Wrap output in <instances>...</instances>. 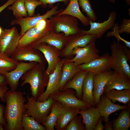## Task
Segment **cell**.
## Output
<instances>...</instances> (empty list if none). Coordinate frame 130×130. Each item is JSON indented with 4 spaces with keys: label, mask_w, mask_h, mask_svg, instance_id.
Here are the masks:
<instances>
[{
    "label": "cell",
    "mask_w": 130,
    "mask_h": 130,
    "mask_svg": "<svg viewBox=\"0 0 130 130\" xmlns=\"http://www.w3.org/2000/svg\"><path fill=\"white\" fill-rule=\"evenodd\" d=\"M8 89L6 85L0 86V99L1 101L3 103L6 102L4 97L5 93Z\"/></svg>",
    "instance_id": "ab89813d"
},
{
    "label": "cell",
    "mask_w": 130,
    "mask_h": 130,
    "mask_svg": "<svg viewBox=\"0 0 130 130\" xmlns=\"http://www.w3.org/2000/svg\"><path fill=\"white\" fill-rule=\"evenodd\" d=\"M118 23H115L114 26L113 27V31L109 32L106 35L107 37L114 36L117 39V42H119L120 41H121L125 44V45L127 47L130 48V42L127 41L122 38L120 36L119 32L118 29Z\"/></svg>",
    "instance_id": "8d00e7d4"
},
{
    "label": "cell",
    "mask_w": 130,
    "mask_h": 130,
    "mask_svg": "<svg viewBox=\"0 0 130 130\" xmlns=\"http://www.w3.org/2000/svg\"><path fill=\"white\" fill-rule=\"evenodd\" d=\"M80 110L72 107L63 106L54 128L57 130H65L73 118L79 114Z\"/></svg>",
    "instance_id": "7402d4cb"
},
{
    "label": "cell",
    "mask_w": 130,
    "mask_h": 130,
    "mask_svg": "<svg viewBox=\"0 0 130 130\" xmlns=\"http://www.w3.org/2000/svg\"><path fill=\"white\" fill-rule=\"evenodd\" d=\"M130 79L124 74L113 71L104 87V92L112 89L130 90Z\"/></svg>",
    "instance_id": "44dd1931"
},
{
    "label": "cell",
    "mask_w": 130,
    "mask_h": 130,
    "mask_svg": "<svg viewBox=\"0 0 130 130\" xmlns=\"http://www.w3.org/2000/svg\"><path fill=\"white\" fill-rule=\"evenodd\" d=\"M63 51V56H67L72 54L73 49L77 47H84L96 39L94 34H84L81 32L68 36Z\"/></svg>",
    "instance_id": "9a60e30c"
},
{
    "label": "cell",
    "mask_w": 130,
    "mask_h": 130,
    "mask_svg": "<svg viewBox=\"0 0 130 130\" xmlns=\"http://www.w3.org/2000/svg\"><path fill=\"white\" fill-rule=\"evenodd\" d=\"M68 38V37L66 36L63 33L56 32L52 30L29 46L33 48L39 44L45 43L60 49L65 46Z\"/></svg>",
    "instance_id": "ac0fdd59"
},
{
    "label": "cell",
    "mask_w": 130,
    "mask_h": 130,
    "mask_svg": "<svg viewBox=\"0 0 130 130\" xmlns=\"http://www.w3.org/2000/svg\"><path fill=\"white\" fill-rule=\"evenodd\" d=\"M104 129L105 130H113L112 123L108 121L105 123Z\"/></svg>",
    "instance_id": "f6af8a7d"
},
{
    "label": "cell",
    "mask_w": 130,
    "mask_h": 130,
    "mask_svg": "<svg viewBox=\"0 0 130 130\" xmlns=\"http://www.w3.org/2000/svg\"><path fill=\"white\" fill-rule=\"evenodd\" d=\"M79 114L83 118L82 122L85 125L86 130H94L101 117L97 108L94 107L85 110H80Z\"/></svg>",
    "instance_id": "603a6c76"
},
{
    "label": "cell",
    "mask_w": 130,
    "mask_h": 130,
    "mask_svg": "<svg viewBox=\"0 0 130 130\" xmlns=\"http://www.w3.org/2000/svg\"><path fill=\"white\" fill-rule=\"evenodd\" d=\"M125 1L126 2L127 5H130V0H125Z\"/></svg>",
    "instance_id": "7dc6e473"
},
{
    "label": "cell",
    "mask_w": 130,
    "mask_h": 130,
    "mask_svg": "<svg viewBox=\"0 0 130 130\" xmlns=\"http://www.w3.org/2000/svg\"><path fill=\"white\" fill-rule=\"evenodd\" d=\"M80 70L93 73L94 74L103 73L111 70L110 56L106 53L86 64L77 66Z\"/></svg>",
    "instance_id": "7c38bea8"
},
{
    "label": "cell",
    "mask_w": 130,
    "mask_h": 130,
    "mask_svg": "<svg viewBox=\"0 0 130 130\" xmlns=\"http://www.w3.org/2000/svg\"><path fill=\"white\" fill-rule=\"evenodd\" d=\"M52 30L53 26L50 19L41 20L21 36L18 47L29 46Z\"/></svg>",
    "instance_id": "8992f818"
},
{
    "label": "cell",
    "mask_w": 130,
    "mask_h": 130,
    "mask_svg": "<svg viewBox=\"0 0 130 130\" xmlns=\"http://www.w3.org/2000/svg\"><path fill=\"white\" fill-rule=\"evenodd\" d=\"M4 125L2 124H0V130H3V126Z\"/></svg>",
    "instance_id": "bcb514c9"
},
{
    "label": "cell",
    "mask_w": 130,
    "mask_h": 130,
    "mask_svg": "<svg viewBox=\"0 0 130 130\" xmlns=\"http://www.w3.org/2000/svg\"><path fill=\"white\" fill-rule=\"evenodd\" d=\"M38 50L29 46L18 47L10 57L19 61H34L42 64L43 58Z\"/></svg>",
    "instance_id": "e0dca14e"
},
{
    "label": "cell",
    "mask_w": 130,
    "mask_h": 130,
    "mask_svg": "<svg viewBox=\"0 0 130 130\" xmlns=\"http://www.w3.org/2000/svg\"><path fill=\"white\" fill-rule=\"evenodd\" d=\"M76 94L75 91L69 88L58 92L51 95L50 97L54 100L59 102L63 107L82 110H87L92 107L77 98Z\"/></svg>",
    "instance_id": "9c48e42d"
},
{
    "label": "cell",
    "mask_w": 130,
    "mask_h": 130,
    "mask_svg": "<svg viewBox=\"0 0 130 130\" xmlns=\"http://www.w3.org/2000/svg\"><path fill=\"white\" fill-rule=\"evenodd\" d=\"M94 74L88 72L85 78L82 88V100L92 107L95 105L93 95Z\"/></svg>",
    "instance_id": "cb8c5ba5"
},
{
    "label": "cell",
    "mask_w": 130,
    "mask_h": 130,
    "mask_svg": "<svg viewBox=\"0 0 130 130\" xmlns=\"http://www.w3.org/2000/svg\"><path fill=\"white\" fill-rule=\"evenodd\" d=\"M97 104V108L105 123L109 121L110 115L112 113L128 108V106L126 105L114 104L105 95L101 96L100 101Z\"/></svg>",
    "instance_id": "d6986e66"
},
{
    "label": "cell",
    "mask_w": 130,
    "mask_h": 130,
    "mask_svg": "<svg viewBox=\"0 0 130 130\" xmlns=\"http://www.w3.org/2000/svg\"><path fill=\"white\" fill-rule=\"evenodd\" d=\"M116 18V12L112 11L107 20L101 23L90 21V29L87 30L82 29L81 32L84 34H94L96 39L101 38L106 31L114 26Z\"/></svg>",
    "instance_id": "4fadbf2b"
},
{
    "label": "cell",
    "mask_w": 130,
    "mask_h": 130,
    "mask_svg": "<svg viewBox=\"0 0 130 130\" xmlns=\"http://www.w3.org/2000/svg\"><path fill=\"white\" fill-rule=\"evenodd\" d=\"M42 64H37L21 78L23 81L21 86H22L26 84H29L31 94L36 100L45 91V88L47 85L49 79V76L43 71Z\"/></svg>",
    "instance_id": "7a4b0ae2"
},
{
    "label": "cell",
    "mask_w": 130,
    "mask_h": 130,
    "mask_svg": "<svg viewBox=\"0 0 130 130\" xmlns=\"http://www.w3.org/2000/svg\"><path fill=\"white\" fill-rule=\"evenodd\" d=\"M42 3V6H46L47 4L49 7H52L53 4L58 2H63L66 5L69 3L70 0H38Z\"/></svg>",
    "instance_id": "f35d334b"
},
{
    "label": "cell",
    "mask_w": 130,
    "mask_h": 130,
    "mask_svg": "<svg viewBox=\"0 0 130 130\" xmlns=\"http://www.w3.org/2000/svg\"><path fill=\"white\" fill-rule=\"evenodd\" d=\"M50 19L52 24L53 30L57 32H62L66 37L80 33L82 30L79 27L78 20L72 16L57 14Z\"/></svg>",
    "instance_id": "5b68a950"
},
{
    "label": "cell",
    "mask_w": 130,
    "mask_h": 130,
    "mask_svg": "<svg viewBox=\"0 0 130 130\" xmlns=\"http://www.w3.org/2000/svg\"><path fill=\"white\" fill-rule=\"evenodd\" d=\"M103 118L101 116L99 118L96 124L94 130H103L105 126L102 124V121Z\"/></svg>",
    "instance_id": "b9f144b4"
},
{
    "label": "cell",
    "mask_w": 130,
    "mask_h": 130,
    "mask_svg": "<svg viewBox=\"0 0 130 130\" xmlns=\"http://www.w3.org/2000/svg\"><path fill=\"white\" fill-rule=\"evenodd\" d=\"M27 102L24 104L25 113L33 117L42 124L46 121L50 113L52 104L54 101L51 97L46 101L39 102L33 96H26Z\"/></svg>",
    "instance_id": "277c9868"
},
{
    "label": "cell",
    "mask_w": 130,
    "mask_h": 130,
    "mask_svg": "<svg viewBox=\"0 0 130 130\" xmlns=\"http://www.w3.org/2000/svg\"><path fill=\"white\" fill-rule=\"evenodd\" d=\"M78 1L79 6L83 11L86 13L90 21H95L97 17L89 0H78Z\"/></svg>",
    "instance_id": "836d02e7"
},
{
    "label": "cell",
    "mask_w": 130,
    "mask_h": 130,
    "mask_svg": "<svg viewBox=\"0 0 130 130\" xmlns=\"http://www.w3.org/2000/svg\"><path fill=\"white\" fill-rule=\"evenodd\" d=\"M33 48L44 54L48 64V66L45 72L46 74L49 76L53 72L59 60V54L56 49V48L45 43L39 44Z\"/></svg>",
    "instance_id": "2e32d148"
},
{
    "label": "cell",
    "mask_w": 130,
    "mask_h": 130,
    "mask_svg": "<svg viewBox=\"0 0 130 130\" xmlns=\"http://www.w3.org/2000/svg\"><path fill=\"white\" fill-rule=\"evenodd\" d=\"M7 84L5 75L0 74V86Z\"/></svg>",
    "instance_id": "ee69618b"
},
{
    "label": "cell",
    "mask_w": 130,
    "mask_h": 130,
    "mask_svg": "<svg viewBox=\"0 0 130 130\" xmlns=\"http://www.w3.org/2000/svg\"><path fill=\"white\" fill-rule=\"evenodd\" d=\"M88 72L81 70L64 85L62 91L71 88L75 90L76 96L78 98L82 97V88L85 77Z\"/></svg>",
    "instance_id": "484cf974"
},
{
    "label": "cell",
    "mask_w": 130,
    "mask_h": 130,
    "mask_svg": "<svg viewBox=\"0 0 130 130\" xmlns=\"http://www.w3.org/2000/svg\"><path fill=\"white\" fill-rule=\"evenodd\" d=\"M59 91H61L65 84L80 70L72 62H65L63 65Z\"/></svg>",
    "instance_id": "4316f807"
},
{
    "label": "cell",
    "mask_w": 130,
    "mask_h": 130,
    "mask_svg": "<svg viewBox=\"0 0 130 130\" xmlns=\"http://www.w3.org/2000/svg\"><path fill=\"white\" fill-rule=\"evenodd\" d=\"M25 6L29 17L34 15L35 10L39 6H42V3L38 0H25Z\"/></svg>",
    "instance_id": "d590c367"
},
{
    "label": "cell",
    "mask_w": 130,
    "mask_h": 130,
    "mask_svg": "<svg viewBox=\"0 0 130 130\" xmlns=\"http://www.w3.org/2000/svg\"><path fill=\"white\" fill-rule=\"evenodd\" d=\"M25 0H16L7 9L12 11L16 18L27 17L28 14L25 6Z\"/></svg>",
    "instance_id": "d6a6232c"
},
{
    "label": "cell",
    "mask_w": 130,
    "mask_h": 130,
    "mask_svg": "<svg viewBox=\"0 0 130 130\" xmlns=\"http://www.w3.org/2000/svg\"><path fill=\"white\" fill-rule=\"evenodd\" d=\"M111 69L114 71L123 73L130 78V49L123 44L114 40L110 46Z\"/></svg>",
    "instance_id": "3957f363"
},
{
    "label": "cell",
    "mask_w": 130,
    "mask_h": 130,
    "mask_svg": "<svg viewBox=\"0 0 130 130\" xmlns=\"http://www.w3.org/2000/svg\"><path fill=\"white\" fill-rule=\"evenodd\" d=\"M23 130H46L44 126L37 122L33 117L24 114L21 123Z\"/></svg>",
    "instance_id": "1f68e13d"
},
{
    "label": "cell",
    "mask_w": 130,
    "mask_h": 130,
    "mask_svg": "<svg viewBox=\"0 0 130 130\" xmlns=\"http://www.w3.org/2000/svg\"><path fill=\"white\" fill-rule=\"evenodd\" d=\"M110 2L112 3H114L115 1L116 0H108Z\"/></svg>",
    "instance_id": "c3c4849f"
},
{
    "label": "cell",
    "mask_w": 130,
    "mask_h": 130,
    "mask_svg": "<svg viewBox=\"0 0 130 130\" xmlns=\"http://www.w3.org/2000/svg\"><path fill=\"white\" fill-rule=\"evenodd\" d=\"M113 72L110 70L101 73L94 74L93 95L95 105L100 101L101 97L104 93V87Z\"/></svg>",
    "instance_id": "ffe728a7"
},
{
    "label": "cell",
    "mask_w": 130,
    "mask_h": 130,
    "mask_svg": "<svg viewBox=\"0 0 130 130\" xmlns=\"http://www.w3.org/2000/svg\"><path fill=\"white\" fill-rule=\"evenodd\" d=\"M35 62H19L16 67L5 75L7 84L12 92L16 91L20 79L26 72L34 67L37 64Z\"/></svg>",
    "instance_id": "5bb4252c"
},
{
    "label": "cell",
    "mask_w": 130,
    "mask_h": 130,
    "mask_svg": "<svg viewBox=\"0 0 130 130\" xmlns=\"http://www.w3.org/2000/svg\"><path fill=\"white\" fill-rule=\"evenodd\" d=\"M62 106L59 102L55 101L53 103L51 111L45 122L42 125L46 130H54L59 114Z\"/></svg>",
    "instance_id": "f1b7e54d"
},
{
    "label": "cell",
    "mask_w": 130,
    "mask_h": 130,
    "mask_svg": "<svg viewBox=\"0 0 130 130\" xmlns=\"http://www.w3.org/2000/svg\"><path fill=\"white\" fill-rule=\"evenodd\" d=\"M118 31L120 33L125 32L130 34V19L124 18L121 24L118 25Z\"/></svg>",
    "instance_id": "74e56055"
},
{
    "label": "cell",
    "mask_w": 130,
    "mask_h": 130,
    "mask_svg": "<svg viewBox=\"0 0 130 130\" xmlns=\"http://www.w3.org/2000/svg\"><path fill=\"white\" fill-rule=\"evenodd\" d=\"M5 110L4 106L0 103V124H2L4 126L6 124V122L3 116Z\"/></svg>",
    "instance_id": "60d3db41"
},
{
    "label": "cell",
    "mask_w": 130,
    "mask_h": 130,
    "mask_svg": "<svg viewBox=\"0 0 130 130\" xmlns=\"http://www.w3.org/2000/svg\"><path fill=\"white\" fill-rule=\"evenodd\" d=\"M94 41L84 47H77L73 50L71 55H75L73 58L66 60L67 62H72L76 66L87 63L98 57L99 50L96 47Z\"/></svg>",
    "instance_id": "30bf717a"
},
{
    "label": "cell",
    "mask_w": 130,
    "mask_h": 130,
    "mask_svg": "<svg viewBox=\"0 0 130 130\" xmlns=\"http://www.w3.org/2000/svg\"><path fill=\"white\" fill-rule=\"evenodd\" d=\"M21 37L16 27L3 30L0 36V53L10 57L18 47Z\"/></svg>",
    "instance_id": "52a82bcc"
},
{
    "label": "cell",
    "mask_w": 130,
    "mask_h": 130,
    "mask_svg": "<svg viewBox=\"0 0 130 130\" xmlns=\"http://www.w3.org/2000/svg\"><path fill=\"white\" fill-rule=\"evenodd\" d=\"M16 0H8L4 4L0 7V13L10 5H12Z\"/></svg>",
    "instance_id": "7bdbcfd3"
},
{
    "label": "cell",
    "mask_w": 130,
    "mask_h": 130,
    "mask_svg": "<svg viewBox=\"0 0 130 130\" xmlns=\"http://www.w3.org/2000/svg\"><path fill=\"white\" fill-rule=\"evenodd\" d=\"M112 123L113 130H129L130 126V110L128 108L122 110L118 117Z\"/></svg>",
    "instance_id": "f546056e"
},
{
    "label": "cell",
    "mask_w": 130,
    "mask_h": 130,
    "mask_svg": "<svg viewBox=\"0 0 130 130\" xmlns=\"http://www.w3.org/2000/svg\"><path fill=\"white\" fill-rule=\"evenodd\" d=\"M19 62L0 53V74L5 75L15 69Z\"/></svg>",
    "instance_id": "4dcf8cb0"
},
{
    "label": "cell",
    "mask_w": 130,
    "mask_h": 130,
    "mask_svg": "<svg viewBox=\"0 0 130 130\" xmlns=\"http://www.w3.org/2000/svg\"><path fill=\"white\" fill-rule=\"evenodd\" d=\"M6 102L4 117L6 123L3 130H23L21 125L25 113V103L27 102L23 93L16 91H7L4 94Z\"/></svg>",
    "instance_id": "6da1fadb"
},
{
    "label": "cell",
    "mask_w": 130,
    "mask_h": 130,
    "mask_svg": "<svg viewBox=\"0 0 130 130\" xmlns=\"http://www.w3.org/2000/svg\"><path fill=\"white\" fill-rule=\"evenodd\" d=\"M58 3L56 5L52 7L50 10L47 11L45 14L41 15L39 14L32 17L17 18L12 20L11 24L12 25H18L21 27V31L20 33L22 36L28 29L36 25L40 21L50 18L52 16L58 14L63 9H59Z\"/></svg>",
    "instance_id": "ba28073f"
},
{
    "label": "cell",
    "mask_w": 130,
    "mask_h": 130,
    "mask_svg": "<svg viewBox=\"0 0 130 130\" xmlns=\"http://www.w3.org/2000/svg\"><path fill=\"white\" fill-rule=\"evenodd\" d=\"M80 115L74 117L66 127L65 130H86Z\"/></svg>",
    "instance_id": "e575fe53"
},
{
    "label": "cell",
    "mask_w": 130,
    "mask_h": 130,
    "mask_svg": "<svg viewBox=\"0 0 130 130\" xmlns=\"http://www.w3.org/2000/svg\"><path fill=\"white\" fill-rule=\"evenodd\" d=\"M2 31L3 30L2 28L0 26V36L2 33Z\"/></svg>",
    "instance_id": "681fc988"
},
{
    "label": "cell",
    "mask_w": 130,
    "mask_h": 130,
    "mask_svg": "<svg viewBox=\"0 0 130 130\" xmlns=\"http://www.w3.org/2000/svg\"><path fill=\"white\" fill-rule=\"evenodd\" d=\"M65 60V59L59 60L53 72L49 75L46 90L39 97L37 101L41 102L45 101L51 95L59 91L62 68Z\"/></svg>",
    "instance_id": "8fae6325"
},
{
    "label": "cell",
    "mask_w": 130,
    "mask_h": 130,
    "mask_svg": "<svg viewBox=\"0 0 130 130\" xmlns=\"http://www.w3.org/2000/svg\"><path fill=\"white\" fill-rule=\"evenodd\" d=\"M64 14L69 15L76 18L85 26H88L90 25V21L87 17L84 15L80 9L78 0H70L66 8L57 15Z\"/></svg>",
    "instance_id": "d4e9b609"
},
{
    "label": "cell",
    "mask_w": 130,
    "mask_h": 130,
    "mask_svg": "<svg viewBox=\"0 0 130 130\" xmlns=\"http://www.w3.org/2000/svg\"><path fill=\"white\" fill-rule=\"evenodd\" d=\"M106 96L114 103L118 101L126 104L130 100V90L112 89L104 92Z\"/></svg>",
    "instance_id": "83f0119b"
}]
</instances>
